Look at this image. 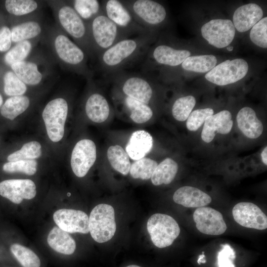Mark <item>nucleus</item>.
Listing matches in <instances>:
<instances>
[{
    "mask_svg": "<svg viewBox=\"0 0 267 267\" xmlns=\"http://www.w3.org/2000/svg\"><path fill=\"white\" fill-rule=\"evenodd\" d=\"M85 111L91 121L100 123L107 119L110 108L105 97L100 93L95 92L87 99L85 104Z\"/></svg>",
    "mask_w": 267,
    "mask_h": 267,
    "instance_id": "nucleus-24",
    "label": "nucleus"
},
{
    "mask_svg": "<svg viewBox=\"0 0 267 267\" xmlns=\"http://www.w3.org/2000/svg\"><path fill=\"white\" fill-rule=\"evenodd\" d=\"M226 49L228 51H231L233 50V47L232 46H228L226 47Z\"/></svg>",
    "mask_w": 267,
    "mask_h": 267,
    "instance_id": "nucleus-48",
    "label": "nucleus"
},
{
    "mask_svg": "<svg viewBox=\"0 0 267 267\" xmlns=\"http://www.w3.org/2000/svg\"><path fill=\"white\" fill-rule=\"evenodd\" d=\"M173 200L175 203L187 208L204 207L212 201L208 194L190 186H184L178 189L174 194Z\"/></svg>",
    "mask_w": 267,
    "mask_h": 267,
    "instance_id": "nucleus-21",
    "label": "nucleus"
},
{
    "mask_svg": "<svg viewBox=\"0 0 267 267\" xmlns=\"http://www.w3.org/2000/svg\"><path fill=\"white\" fill-rule=\"evenodd\" d=\"M108 160L112 168L123 175L130 172L131 162L127 152L120 145L110 146L107 151Z\"/></svg>",
    "mask_w": 267,
    "mask_h": 267,
    "instance_id": "nucleus-29",
    "label": "nucleus"
},
{
    "mask_svg": "<svg viewBox=\"0 0 267 267\" xmlns=\"http://www.w3.org/2000/svg\"><path fill=\"white\" fill-rule=\"evenodd\" d=\"M68 111L67 102L62 98L51 100L43 110L42 117L47 134L53 142H58L63 137Z\"/></svg>",
    "mask_w": 267,
    "mask_h": 267,
    "instance_id": "nucleus-7",
    "label": "nucleus"
},
{
    "mask_svg": "<svg viewBox=\"0 0 267 267\" xmlns=\"http://www.w3.org/2000/svg\"><path fill=\"white\" fill-rule=\"evenodd\" d=\"M235 221L245 227L264 230L267 228V217L256 205L250 202H240L232 209Z\"/></svg>",
    "mask_w": 267,
    "mask_h": 267,
    "instance_id": "nucleus-13",
    "label": "nucleus"
},
{
    "mask_svg": "<svg viewBox=\"0 0 267 267\" xmlns=\"http://www.w3.org/2000/svg\"><path fill=\"white\" fill-rule=\"evenodd\" d=\"M101 7L104 14L131 36L150 33L136 22L121 0H104L101 3Z\"/></svg>",
    "mask_w": 267,
    "mask_h": 267,
    "instance_id": "nucleus-9",
    "label": "nucleus"
},
{
    "mask_svg": "<svg viewBox=\"0 0 267 267\" xmlns=\"http://www.w3.org/2000/svg\"><path fill=\"white\" fill-rule=\"evenodd\" d=\"M129 10L134 19L148 32L162 23L166 18L165 7L159 2L152 0H121Z\"/></svg>",
    "mask_w": 267,
    "mask_h": 267,
    "instance_id": "nucleus-4",
    "label": "nucleus"
},
{
    "mask_svg": "<svg viewBox=\"0 0 267 267\" xmlns=\"http://www.w3.org/2000/svg\"><path fill=\"white\" fill-rule=\"evenodd\" d=\"M202 36L211 45L219 48L229 45L233 40L235 29L229 19H213L203 25Z\"/></svg>",
    "mask_w": 267,
    "mask_h": 267,
    "instance_id": "nucleus-10",
    "label": "nucleus"
},
{
    "mask_svg": "<svg viewBox=\"0 0 267 267\" xmlns=\"http://www.w3.org/2000/svg\"><path fill=\"white\" fill-rule=\"evenodd\" d=\"M149 33L123 39L99 56L101 70L108 77L145 57L152 42Z\"/></svg>",
    "mask_w": 267,
    "mask_h": 267,
    "instance_id": "nucleus-1",
    "label": "nucleus"
},
{
    "mask_svg": "<svg viewBox=\"0 0 267 267\" xmlns=\"http://www.w3.org/2000/svg\"><path fill=\"white\" fill-rule=\"evenodd\" d=\"M53 219L58 227L67 232L87 234L89 232V217L82 211L59 209L54 213Z\"/></svg>",
    "mask_w": 267,
    "mask_h": 267,
    "instance_id": "nucleus-14",
    "label": "nucleus"
},
{
    "mask_svg": "<svg viewBox=\"0 0 267 267\" xmlns=\"http://www.w3.org/2000/svg\"><path fill=\"white\" fill-rule=\"evenodd\" d=\"M195 104V98L192 95L178 98L172 106V112L173 117L178 121H185L191 113Z\"/></svg>",
    "mask_w": 267,
    "mask_h": 267,
    "instance_id": "nucleus-35",
    "label": "nucleus"
},
{
    "mask_svg": "<svg viewBox=\"0 0 267 267\" xmlns=\"http://www.w3.org/2000/svg\"><path fill=\"white\" fill-rule=\"evenodd\" d=\"M178 168V164L175 160L166 158L158 164L154 171L151 177L152 184L157 186L170 183L175 178Z\"/></svg>",
    "mask_w": 267,
    "mask_h": 267,
    "instance_id": "nucleus-26",
    "label": "nucleus"
},
{
    "mask_svg": "<svg viewBox=\"0 0 267 267\" xmlns=\"http://www.w3.org/2000/svg\"><path fill=\"white\" fill-rule=\"evenodd\" d=\"M157 165L155 160L144 157L135 160L131 165L130 173L134 178L148 179L151 178Z\"/></svg>",
    "mask_w": 267,
    "mask_h": 267,
    "instance_id": "nucleus-34",
    "label": "nucleus"
},
{
    "mask_svg": "<svg viewBox=\"0 0 267 267\" xmlns=\"http://www.w3.org/2000/svg\"><path fill=\"white\" fill-rule=\"evenodd\" d=\"M191 54L189 50L175 49L166 44H160L151 49L149 48L144 58L142 67L152 62L171 67L181 64Z\"/></svg>",
    "mask_w": 267,
    "mask_h": 267,
    "instance_id": "nucleus-15",
    "label": "nucleus"
},
{
    "mask_svg": "<svg viewBox=\"0 0 267 267\" xmlns=\"http://www.w3.org/2000/svg\"><path fill=\"white\" fill-rule=\"evenodd\" d=\"M37 166L38 163L35 160H23L6 163L2 169L6 173L20 172L31 176L36 173Z\"/></svg>",
    "mask_w": 267,
    "mask_h": 267,
    "instance_id": "nucleus-39",
    "label": "nucleus"
},
{
    "mask_svg": "<svg viewBox=\"0 0 267 267\" xmlns=\"http://www.w3.org/2000/svg\"><path fill=\"white\" fill-rule=\"evenodd\" d=\"M55 50L60 58L74 66H83L85 55L83 50L63 35H59L54 42Z\"/></svg>",
    "mask_w": 267,
    "mask_h": 267,
    "instance_id": "nucleus-18",
    "label": "nucleus"
},
{
    "mask_svg": "<svg viewBox=\"0 0 267 267\" xmlns=\"http://www.w3.org/2000/svg\"><path fill=\"white\" fill-rule=\"evenodd\" d=\"M49 246L54 251L65 255L72 254L76 249V242L71 236L59 227L54 226L47 236Z\"/></svg>",
    "mask_w": 267,
    "mask_h": 267,
    "instance_id": "nucleus-25",
    "label": "nucleus"
},
{
    "mask_svg": "<svg viewBox=\"0 0 267 267\" xmlns=\"http://www.w3.org/2000/svg\"><path fill=\"white\" fill-rule=\"evenodd\" d=\"M96 158V148L94 142L89 139L78 141L71 155V166L78 177L85 176L94 164Z\"/></svg>",
    "mask_w": 267,
    "mask_h": 267,
    "instance_id": "nucleus-11",
    "label": "nucleus"
},
{
    "mask_svg": "<svg viewBox=\"0 0 267 267\" xmlns=\"http://www.w3.org/2000/svg\"><path fill=\"white\" fill-rule=\"evenodd\" d=\"M4 91L9 96H21L27 90V87L13 72H6L4 76Z\"/></svg>",
    "mask_w": 267,
    "mask_h": 267,
    "instance_id": "nucleus-38",
    "label": "nucleus"
},
{
    "mask_svg": "<svg viewBox=\"0 0 267 267\" xmlns=\"http://www.w3.org/2000/svg\"><path fill=\"white\" fill-rule=\"evenodd\" d=\"M126 267H141L137 266V265H132L128 266Z\"/></svg>",
    "mask_w": 267,
    "mask_h": 267,
    "instance_id": "nucleus-50",
    "label": "nucleus"
},
{
    "mask_svg": "<svg viewBox=\"0 0 267 267\" xmlns=\"http://www.w3.org/2000/svg\"><path fill=\"white\" fill-rule=\"evenodd\" d=\"M267 146L264 149L263 151L261 153V158L263 161V162L266 165H267Z\"/></svg>",
    "mask_w": 267,
    "mask_h": 267,
    "instance_id": "nucleus-46",
    "label": "nucleus"
},
{
    "mask_svg": "<svg viewBox=\"0 0 267 267\" xmlns=\"http://www.w3.org/2000/svg\"><path fill=\"white\" fill-rule=\"evenodd\" d=\"M41 32L40 25L36 22L28 21L14 27L11 31V41L15 43L27 41L37 36Z\"/></svg>",
    "mask_w": 267,
    "mask_h": 267,
    "instance_id": "nucleus-32",
    "label": "nucleus"
},
{
    "mask_svg": "<svg viewBox=\"0 0 267 267\" xmlns=\"http://www.w3.org/2000/svg\"><path fill=\"white\" fill-rule=\"evenodd\" d=\"M90 30L92 46L98 56L117 43L131 37L109 19L102 11L91 20Z\"/></svg>",
    "mask_w": 267,
    "mask_h": 267,
    "instance_id": "nucleus-2",
    "label": "nucleus"
},
{
    "mask_svg": "<svg viewBox=\"0 0 267 267\" xmlns=\"http://www.w3.org/2000/svg\"><path fill=\"white\" fill-rule=\"evenodd\" d=\"M217 62V58L213 55L192 56L184 60L181 63V67L187 71L206 73L212 70Z\"/></svg>",
    "mask_w": 267,
    "mask_h": 267,
    "instance_id": "nucleus-30",
    "label": "nucleus"
},
{
    "mask_svg": "<svg viewBox=\"0 0 267 267\" xmlns=\"http://www.w3.org/2000/svg\"><path fill=\"white\" fill-rule=\"evenodd\" d=\"M31 47L30 42L27 40L18 43L5 55V63L11 66L14 63L23 61L29 54Z\"/></svg>",
    "mask_w": 267,
    "mask_h": 267,
    "instance_id": "nucleus-40",
    "label": "nucleus"
},
{
    "mask_svg": "<svg viewBox=\"0 0 267 267\" xmlns=\"http://www.w3.org/2000/svg\"><path fill=\"white\" fill-rule=\"evenodd\" d=\"M205 256L204 255V252H202V254L199 256L198 259L197 260V263L199 265L201 264H205L206 262V260L205 259Z\"/></svg>",
    "mask_w": 267,
    "mask_h": 267,
    "instance_id": "nucleus-47",
    "label": "nucleus"
},
{
    "mask_svg": "<svg viewBox=\"0 0 267 267\" xmlns=\"http://www.w3.org/2000/svg\"><path fill=\"white\" fill-rule=\"evenodd\" d=\"M248 67L247 62L243 59L226 60L215 66L205 77L214 84L225 86L243 78L248 72Z\"/></svg>",
    "mask_w": 267,
    "mask_h": 267,
    "instance_id": "nucleus-8",
    "label": "nucleus"
},
{
    "mask_svg": "<svg viewBox=\"0 0 267 267\" xmlns=\"http://www.w3.org/2000/svg\"><path fill=\"white\" fill-rule=\"evenodd\" d=\"M222 249L218 255L219 267H235L232 262L235 258V253L232 248L228 244L222 245Z\"/></svg>",
    "mask_w": 267,
    "mask_h": 267,
    "instance_id": "nucleus-44",
    "label": "nucleus"
},
{
    "mask_svg": "<svg viewBox=\"0 0 267 267\" xmlns=\"http://www.w3.org/2000/svg\"><path fill=\"white\" fill-rule=\"evenodd\" d=\"M5 5L9 13L16 16L31 13L38 7L37 2L32 0H7Z\"/></svg>",
    "mask_w": 267,
    "mask_h": 267,
    "instance_id": "nucleus-41",
    "label": "nucleus"
},
{
    "mask_svg": "<svg viewBox=\"0 0 267 267\" xmlns=\"http://www.w3.org/2000/svg\"><path fill=\"white\" fill-rule=\"evenodd\" d=\"M36 193V185L31 179H12L0 182V195L14 204L21 203L23 199H33Z\"/></svg>",
    "mask_w": 267,
    "mask_h": 267,
    "instance_id": "nucleus-16",
    "label": "nucleus"
},
{
    "mask_svg": "<svg viewBox=\"0 0 267 267\" xmlns=\"http://www.w3.org/2000/svg\"><path fill=\"white\" fill-rule=\"evenodd\" d=\"M11 44V31L6 26L0 29V51L8 50Z\"/></svg>",
    "mask_w": 267,
    "mask_h": 267,
    "instance_id": "nucleus-45",
    "label": "nucleus"
},
{
    "mask_svg": "<svg viewBox=\"0 0 267 267\" xmlns=\"http://www.w3.org/2000/svg\"><path fill=\"white\" fill-rule=\"evenodd\" d=\"M123 104L130 113V117L137 124H142L149 121L153 116L151 108L145 103L124 95Z\"/></svg>",
    "mask_w": 267,
    "mask_h": 267,
    "instance_id": "nucleus-27",
    "label": "nucleus"
},
{
    "mask_svg": "<svg viewBox=\"0 0 267 267\" xmlns=\"http://www.w3.org/2000/svg\"><path fill=\"white\" fill-rule=\"evenodd\" d=\"M263 11L258 4L250 3L239 7L233 15V25L242 33L252 28L263 17Z\"/></svg>",
    "mask_w": 267,
    "mask_h": 267,
    "instance_id": "nucleus-19",
    "label": "nucleus"
},
{
    "mask_svg": "<svg viewBox=\"0 0 267 267\" xmlns=\"http://www.w3.org/2000/svg\"><path fill=\"white\" fill-rule=\"evenodd\" d=\"M267 17L262 18L251 30L250 38L256 45L266 48L267 47Z\"/></svg>",
    "mask_w": 267,
    "mask_h": 267,
    "instance_id": "nucleus-42",
    "label": "nucleus"
},
{
    "mask_svg": "<svg viewBox=\"0 0 267 267\" xmlns=\"http://www.w3.org/2000/svg\"><path fill=\"white\" fill-rule=\"evenodd\" d=\"M232 115L226 110L208 116L204 122L201 132L202 139L206 143L211 142L217 134H226L230 133L233 126Z\"/></svg>",
    "mask_w": 267,
    "mask_h": 267,
    "instance_id": "nucleus-17",
    "label": "nucleus"
},
{
    "mask_svg": "<svg viewBox=\"0 0 267 267\" xmlns=\"http://www.w3.org/2000/svg\"><path fill=\"white\" fill-rule=\"evenodd\" d=\"M109 78L112 79L124 95L148 105L151 101L154 89L146 75L122 71Z\"/></svg>",
    "mask_w": 267,
    "mask_h": 267,
    "instance_id": "nucleus-3",
    "label": "nucleus"
},
{
    "mask_svg": "<svg viewBox=\"0 0 267 267\" xmlns=\"http://www.w3.org/2000/svg\"><path fill=\"white\" fill-rule=\"evenodd\" d=\"M89 229L92 238L98 243L110 240L116 230L113 207L106 204L96 205L89 215Z\"/></svg>",
    "mask_w": 267,
    "mask_h": 267,
    "instance_id": "nucleus-5",
    "label": "nucleus"
},
{
    "mask_svg": "<svg viewBox=\"0 0 267 267\" xmlns=\"http://www.w3.org/2000/svg\"><path fill=\"white\" fill-rule=\"evenodd\" d=\"M214 114L212 108L197 109L192 112L187 119V129L190 131H196L204 123L206 119Z\"/></svg>",
    "mask_w": 267,
    "mask_h": 267,
    "instance_id": "nucleus-43",
    "label": "nucleus"
},
{
    "mask_svg": "<svg viewBox=\"0 0 267 267\" xmlns=\"http://www.w3.org/2000/svg\"><path fill=\"white\" fill-rule=\"evenodd\" d=\"M60 24L65 31L76 39L83 40L87 35V29L83 19L70 6H62L58 12Z\"/></svg>",
    "mask_w": 267,
    "mask_h": 267,
    "instance_id": "nucleus-20",
    "label": "nucleus"
},
{
    "mask_svg": "<svg viewBox=\"0 0 267 267\" xmlns=\"http://www.w3.org/2000/svg\"><path fill=\"white\" fill-rule=\"evenodd\" d=\"M2 103H3V99H2V97L1 95V94H0V107L2 105Z\"/></svg>",
    "mask_w": 267,
    "mask_h": 267,
    "instance_id": "nucleus-49",
    "label": "nucleus"
},
{
    "mask_svg": "<svg viewBox=\"0 0 267 267\" xmlns=\"http://www.w3.org/2000/svg\"><path fill=\"white\" fill-rule=\"evenodd\" d=\"M236 121L240 130L248 138H257L263 132L262 123L257 118L255 111L250 107L241 109L237 114Z\"/></svg>",
    "mask_w": 267,
    "mask_h": 267,
    "instance_id": "nucleus-23",
    "label": "nucleus"
},
{
    "mask_svg": "<svg viewBox=\"0 0 267 267\" xmlns=\"http://www.w3.org/2000/svg\"><path fill=\"white\" fill-rule=\"evenodd\" d=\"M193 218L197 229L202 233L219 235L224 233L227 229L222 214L211 207L197 208Z\"/></svg>",
    "mask_w": 267,
    "mask_h": 267,
    "instance_id": "nucleus-12",
    "label": "nucleus"
},
{
    "mask_svg": "<svg viewBox=\"0 0 267 267\" xmlns=\"http://www.w3.org/2000/svg\"><path fill=\"white\" fill-rule=\"evenodd\" d=\"M42 146L36 141H32L24 144L22 148L7 157L9 162L23 160H34L42 155Z\"/></svg>",
    "mask_w": 267,
    "mask_h": 267,
    "instance_id": "nucleus-36",
    "label": "nucleus"
},
{
    "mask_svg": "<svg viewBox=\"0 0 267 267\" xmlns=\"http://www.w3.org/2000/svg\"><path fill=\"white\" fill-rule=\"evenodd\" d=\"M153 139L145 130H137L132 133L126 146L129 157L134 160L144 158L151 150Z\"/></svg>",
    "mask_w": 267,
    "mask_h": 267,
    "instance_id": "nucleus-22",
    "label": "nucleus"
},
{
    "mask_svg": "<svg viewBox=\"0 0 267 267\" xmlns=\"http://www.w3.org/2000/svg\"><path fill=\"white\" fill-rule=\"evenodd\" d=\"M147 229L152 242L159 248L172 245L180 231L178 223L173 218L161 213L153 214L149 218Z\"/></svg>",
    "mask_w": 267,
    "mask_h": 267,
    "instance_id": "nucleus-6",
    "label": "nucleus"
},
{
    "mask_svg": "<svg viewBox=\"0 0 267 267\" xmlns=\"http://www.w3.org/2000/svg\"><path fill=\"white\" fill-rule=\"evenodd\" d=\"M16 76L24 83L30 85L38 84L42 79L37 65L32 62L23 61L11 66Z\"/></svg>",
    "mask_w": 267,
    "mask_h": 267,
    "instance_id": "nucleus-28",
    "label": "nucleus"
},
{
    "mask_svg": "<svg viewBox=\"0 0 267 267\" xmlns=\"http://www.w3.org/2000/svg\"><path fill=\"white\" fill-rule=\"evenodd\" d=\"M30 100L26 96H15L8 98L1 109V114L4 117L13 120L23 113L29 107Z\"/></svg>",
    "mask_w": 267,
    "mask_h": 267,
    "instance_id": "nucleus-31",
    "label": "nucleus"
},
{
    "mask_svg": "<svg viewBox=\"0 0 267 267\" xmlns=\"http://www.w3.org/2000/svg\"><path fill=\"white\" fill-rule=\"evenodd\" d=\"M10 250L23 267H40L41 261L39 258L31 249L15 243L11 245Z\"/></svg>",
    "mask_w": 267,
    "mask_h": 267,
    "instance_id": "nucleus-33",
    "label": "nucleus"
},
{
    "mask_svg": "<svg viewBox=\"0 0 267 267\" xmlns=\"http://www.w3.org/2000/svg\"><path fill=\"white\" fill-rule=\"evenodd\" d=\"M74 9L83 19L91 20L102 11V7L97 0H75Z\"/></svg>",
    "mask_w": 267,
    "mask_h": 267,
    "instance_id": "nucleus-37",
    "label": "nucleus"
}]
</instances>
